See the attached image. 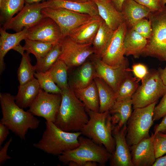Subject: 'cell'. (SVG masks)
<instances>
[{"label": "cell", "instance_id": "7402d4cb", "mask_svg": "<svg viewBox=\"0 0 166 166\" xmlns=\"http://www.w3.org/2000/svg\"><path fill=\"white\" fill-rule=\"evenodd\" d=\"M100 17L113 31L124 22L122 13L118 11L109 0H93Z\"/></svg>", "mask_w": 166, "mask_h": 166}, {"label": "cell", "instance_id": "484cf974", "mask_svg": "<svg viewBox=\"0 0 166 166\" xmlns=\"http://www.w3.org/2000/svg\"><path fill=\"white\" fill-rule=\"evenodd\" d=\"M41 89L38 80L35 78L24 85H19L18 93L15 96L16 104L23 109L29 107Z\"/></svg>", "mask_w": 166, "mask_h": 166}, {"label": "cell", "instance_id": "e575fe53", "mask_svg": "<svg viewBox=\"0 0 166 166\" xmlns=\"http://www.w3.org/2000/svg\"><path fill=\"white\" fill-rule=\"evenodd\" d=\"M25 44L23 46L24 50L29 53L34 54L36 59L45 56L55 45L28 38L25 39Z\"/></svg>", "mask_w": 166, "mask_h": 166}, {"label": "cell", "instance_id": "8d00e7d4", "mask_svg": "<svg viewBox=\"0 0 166 166\" xmlns=\"http://www.w3.org/2000/svg\"><path fill=\"white\" fill-rule=\"evenodd\" d=\"M151 136L155 156L157 159L166 153V133L158 132L152 133Z\"/></svg>", "mask_w": 166, "mask_h": 166}, {"label": "cell", "instance_id": "7a4b0ae2", "mask_svg": "<svg viewBox=\"0 0 166 166\" xmlns=\"http://www.w3.org/2000/svg\"><path fill=\"white\" fill-rule=\"evenodd\" d=\"M61 95V102L54 124L66 132L80 131L89 118L85 105L69 86L62 90Z\"/></svg>", "mask_w": 166, "mask_h": 166}, {"label": "cell", "instance_id": "44dd1931", "mask_svg": "<svg viewBox=\"0 0 166 166\" xmlns=\"http://www.w3.org/2000/svg\"><path fill=\"white\" fill-rule=\"evenodd\" d=\"M151 12L148 8L133 0H125L121 11L127 29H132L137 22L142 19H148Z\"/></svg>", "mask_w": 166, "mask_h": 166}, {"label": "cell", "instance_id": "4fadbf2b", "mask_svg": "<svg viewBox=\"0 0 166 166\" xmlns=\"http://www.w3.org/2000/svg\"><path fill=\"white\" fill-rule=\"evenodd\" d=\"M91 61L95 66L96 77L104 81L115 93L128 69V63L127 59L126 58L122 63L116 66L106 64L100 57L95 55L92 57Z\"/></svg>", "mask_w": 166, "mask_h": 166}, {"label": "cell", "instance_id": "bcb514c9", "mask_svg": "<svg viewBox=\"0 0 166 166\" xmlns=\"http://www.w3.org/2000/svg\"><path fill=\"white\" fill-rule=\"evenodd\" d=\"M152 166H166V155L156 159Z\"/></svg>", "mask_w": 166, "mask_h": 166}, {"label": "cell", "instance_id": "816d5d0a", "mask_svg": "<svg viewBox=\"0 0 166 166\" xmlns=\"http://www.w3.org/2000/svg\"><path fill=\"white\" fill-rule=\"evenodd\" d=\"M161 4L163 7L165 6L166 3V0H160Z\"/></svg>", "mask_w": 166, "mask_h": 166}, {"label": "cell", "instance_id": "ffe728a7", "mask_svg": "<svg viewBox=\"0 0 166 166\" xmlns=\"http://www.w3.org/2000/svg\"><path fill=\"white\" fill-rule=\"evenodd\" d=\"M68 80L69 87L73 90L83 89L91 84L96 77L94 65L91 60L85 62Z\"/></svg>", "mask_w": 166, "mask_h": 166}, {"label": "cell", "instance_id": "9c48e42d", "mask_svg": "<svg viewBox=\"0 0 166 166\" xmlns=\"http://www.w3.org/2000/svg\"><path fill=\"white\" fill-rule=\"evenodd\" d=\"M45 17L53 20L59 26L63 38L74 29L93 18L90 16L60 8L47 7L42 9Z\"/></svg>", "mask_w": 166, "mask_h": 166}, {"label": "cell", "instance_id": "6da1fadb", "mask_svg": "<svg viewBox=\"0 0 166 166\" xmlns=\"http://www.w3.org/2000/svg\"><path fill=\"white\" fill-rule=\"evenodd\" d=\"M0 101L2 115L0 122L25 140L28 130L37 128L40 121L19 107L15 102V96L10 93H0Z\"/></svg>", "mask_w": 166, "mask_h": 166}, {"label": "cell", "instance_id": "e0dca14e", "mask_svg": "<svg viewBox=\"0 0 166 166\" xmlns=\"http://www.w3.org/2000/svg\"><path fill=\"white\" fill-rule=\"evenodd\" d=\"M129 148L133 166H152L156 158L151 136L130 146Z\"/></svg>", "mask_w": 166, "mask_h": 166}, {"label": "cell", "instance_id": "5bb4252c", "mask_svg": "<svg viewBox=\"0 0 166 166\" xmlns=\"http://www.w3.org/2000/svg\"><path fill=\"white\" fill-rule=\"evenodd\" d=\"M63 38L61 30L52 19L45 17L27 30L26 38L50 43H59Z\"/></svg>", "mask_w": 166, "mask_h": 166}, {"label": "cell", "instance_id": "7dc6e473", "mask_svg": "<svg viewBox=\"0 0 166 166\" xmlns=\"http://www.w3.org/2000/svg\"><path fill=\"white\" fill-rule=\"evenodd\" d=\"M116 9L121 12L122 5L125 0H109Z\"/></svg>", "mask_w": 166, "mask_h": 166}, {"label": "cell", "instance_id": "603a6c76", "mask_svg": "<svg viewBox=\"0 0 166 166\" xmlns=\"http://www.w3.org/2000/svg\"><path fill=\"white\" fill-rule=\"evenodd\" d=\"M27 29L21 31L10 34L2 27L0 28V73L1 74L5 68L4 57L10 49H13L20 44L22 40L26 38Z\"/></svg>", "mask_w": 166, "mask_h": 166}, {"label": "cell", "instance_id": "f907efd6", "mask_svg": "<svg viewBox=\"0 0 166 166\" xmlns=\"http://www.w3.org/2000/svg\"><path fill=\"white\" fill-rule=\"evenodd\" d=\"M44 0H24L25 4H30L40 2Z\"/></svg>", "mask_w": 166, "mask_h": 166}, {"label": "cell", "instance_id": "2e32d148", "mask_svg": "<svg viewBox=\"0 0 166 166\" xmlns=\"http://www.w3.org/2000/svg\"><path fill=\"white\" fill-rule=\"evenodd\" d=\"M126 124L120 128L115 126L112 135L115 142V148L109 160L111 166H133L131 152L126 139Z\"/></svg>", "mask_w": 166, "mask_h": 166}, {"label": "cell", "instance_id": "cb8c5ba5", "mask_svg": "<svg viewBox=\"0 0 166 166\" xmlns=\"http://www.w3.org/2000/svg\"><path fill=\"white\" fill-rule=\"evenodd\" d=\"M147 39L132 29H127L124 38V55L138 58L147 44Z\"/></svg>", "mask_w": 166, "mask_h": 166}, {"label": "cell", "instance_id": "8fae6325", "mask_svg": "<svg viewBox=\"0 0 166 166\" xmlns=\"http://www.w3.org/2000/svg\"><path fill=\"white\" fill-rule=\"evenodd\" d=\"M61 94L47 93L42 89L27 111L34 116L41 117L54 123L61 101Z\"/></svg>", "mask_w": 166, "mask_h": 166}, {"label": "cell", "instance_id": "f35d334b", "mask_svg": "<svg viewBox=\"0 0 166 166\" xmlns=\"http://www.w3.org/2000/svg\"><path fill=\"white\" fill-rule=\"evenodd\" d=\"M166 114V93L163 96L159 103L156 105L154 110L153 118L157 121Z\"/></svg>", "mask_w": 166, "mask_h": 166}, {"label": "cell", "instance_id": "4316f807", "mask_svg": "<svg viewBox=\"0 0 166 166\" xmlns=\"http://www.w3.org/2000/svg\"><path fill=\"white\" fill-rule=\"evenodd\" d=\"M73 90L78 98L85 105L86 109L99 112V97L94 81L85 88Z\"/></svg>", "mask_w": 166, "mask_h": 166}, {"label": "cell", "instance_id": "1f68e13d", "mask_svg": "<svg viewBox=\"0 0 166 166\" xmlns=\"http://www.w3.org/2000/svg\"><path fill=\"white\" fill-rule=\"evenodd\" d=\"M24 0H0V20L3 26L24 6Z\"/></svg>", "mask_w": 166, "mask_h": 166}, {"label": "cell", "instance_id": "7c38bea8", "mask_svg": "<svg viewBox=\"0 0 166 166\" xmlns=\"http://www.w3.org/2000/svg\"><path fill=\"white\" fill-rule=\"evenodd\" d=\"M44 8L43 2L25 4L23 8L2 28L6 30H12L16 32L32 27L45 17L42 12Z\"/></svg>", "mask_w": 166, "mask_h": 166}, {"label": "cell", "instance_id": "d4e9b609", "mask_svg": "<svg viewBox=\"0 0 166 166\" xmlns=\"http://www.w3.org/2000/svg\"><path fill=\"white\" fill-rule=\"evenodd\" d=\"M132 97L117 100L109 110L115 126L121 128L126 124L132 112Z\"/></svg>", "mask_w": 166, "mask_h": 166}, {"label": "cell", "instance_id": "ba28073f", "mask_svg": "<svg viewBox=\"0 0 166 166\" xmlns=\"http://www.w3.org/2000/svg\"><path fill=\"white\" fill-rule=\"evenodd\" d=\"M132 97L133 109L145 107L155 102L166 93V86L163 83L158 71H148Z\"/></svg>", "mask_w": 166, "mask_h": 166}, {"label": "cell", "instance_id": "d6986e66", "mask_svg": "<svg viewBox=\"0 0 166 166\" xmlns=\"http://www.w3.org/2000/svg\"><path fill=\"white\" fill-rule=\"evenodd\" d=\"M103 20L101 17H93L74 29L68 36L80 44L92 43Z\"/></svg>", "mask_w": 166, "mask_h": 166}, {"label": "cell", "instance_id": "5b68a950", "mask_svg": "<svg viewBox=\"0 0 166 166\" xmlns=\"http://www.w3.org/2000/svg\"><path fill=\"white\" fill-rule=\"evenodd\" d=\"M152 33L141 56L156 58L166 61V6L159 11L151 12Z\"/></svg>", "mask_w": 166, "mask_h": 166}, {"label": "cell", "instance_id": "8992f818", "mask_svg": "<svg viewBox=\"0 0 166 166\" xmlns=\"http://www.w3.org/2000/svg\"><path fill=\"white\" fill-rule=\"evenodd\" d=\"M79 146L76 148L65 152L58 156L59 160L64 164L70 161L81 162L86 161L96 162L101 166L108 162L111 154L105 148L90 139L80 136Z\"/></svg>", "mask_w": 166, "mask_h": 166}, {"label": "cell", "instance_id": "f1b7e54d", "mask_svg": "<svg viewBox=\"0 0 166 166\" xmlns=\"http://www.w3.org/2000/svg\"><path fill=\"white\" fill-rule=\"evenodd\" d=\"M114 32L103 20L92 43L95 55L100 57L111 39Z\"/></svg>", "mask_w": 166, "mask_h": 166}, {"label": "cell", "instance_id": "b9f144b4", "mask_svg": "<svg viewBox=\"0 0 166 166\" xmlns=\"http://www.w3.org/2000/svg\"><path fill=\"white\" fill-rule=\"evenodd\" d=\"M13 141L12 137L4 144V146L0 148V166L3 165L6 161L12 158L8 155L7 151L10 144Z\"/></svg>", "mask_w": 166, "mask_h": 166}, {"label": "cell", "instance_id": "3957f363", "mask_svg": "<svg viewBox=\"0 0 166 166\" xmlns=\"http://www.w3.org/2000/svg\"><path fill=\"white\" fill-rule=\"evenodd\" d=\"M45 124L41 139L33 144L35 148L47 154L58 156L79 146L78 138L82 134L81 131L66 132L50 121H46Z\"/></svg>", "mask_w": 166, "mask_h": 166}, {"label": "cell", "instance_id": "ac0fdd59", "mask_svg": "<svg viewBox=\"0 0 166 166\" xmlns=\"http://www.w3.org/2000/svg\"><path fill=\"white\" fill-rule=\"evenodd\" d=\"M44 8H60L88 14L93 17H100L97 6L93 0L78 2L68 0H47L43 2Z\"/></svg>", "mask_w": 166, "mask_h": 166}, {"label": "cell", "instance_id": "7bdbcfd3", "mask_svg": "<svg viewBox=\"0 0 166 166\" xmlns=\"http://www.w3.org/2000/svg\"><path fill=\"white\" fill-rule=\"evenodd\" d=\"M10 130L6 125L0 122V148L9 134Z\"/></svg>", "mask_w": 166, "mask_h": 166}, {"label": "cell", "instance_id": "c3c4849f", "mask_svg": "<svg viewBox=\"0 0 166 166\" xmlns=\"http://www.w3.org/2000/svg\"><path fill=\"white\" fill-rule=\"evenodd\" d=\"M158 71L163 83L166 86V65L163 69L159 68Z\"/></svg>", "mask_w": 166, "mask_h": 166}, {"label": "cell", "instance_id": "836d02e7", "mask_svg": "<svg viewBox=\"0 0 166 166\" xmlns=\"http://www.w3.org/2000/svg\"><path fill=\"white\" fill-rule=\"evenodd\" d=\"M29 54L26 52L22 55V59L17 72L20 85H24L35 78V67L30 63Z\"/></svg>", "mask_w": 166, "mask_h": 166}, {"label": "cell", "instance_id": "f546056e", "mask_svg": "<svg viewBox=\"0 0 166 166\" xmlns=\"http://www.w3.org/2000/svg\"><path fill=\"white\" fill-rule=\"evenodd\" d=\"M138 80L133 77L128 69L115 93L116 101L132 97L139 86Z\"/></svg>", "mask_w": 166, "mask_h": 166}, {"label": "cell", "instance_id": "74e56055", "mask_svg": "<svg viewBox=\"0 0 166 166\" xmlns=\"http://www.w3.org/2000/svg\"><path fill=\"white\" fill-rule=\"evenodd\" d=\"M132 29L147 39L150 37L152 31L151 21L145 18L137 22Z\"/></svg>", "mask_w": 166, "mask_h": 166}, {"label": "cell", "instance_id": "30bf717a", "mask_svg": "<svg viewBox=\"0 0 166 166\" xmlns=\"http://www.w3.org/2000/svg\"><path fill=\"white\" fill-rule=\"evenodd\" d=\"M61 52L58 59L63 61L69 69L81 65L94 53L92 43H78L67 36L59 42Z\"/></svg>", "mask_w": 166, "mask_h": 166}, {"label": "cell", "instance_id": "f5cc1de1", "mask_svg": "<svg viewBox=\"0 0 166 166\" xmlns=\"http://www.w3.org/2000/svg\"><path fill=\"white\" fill-rule=\"evenodd\" d=\"M68 0L72 1L78 2H85L89 0Z\"/></svg>", "mask_w": 166, "mask_h": 166}, {"label": "cell", "instance_id": "60d3db41", "mask_svg": "<svg viewBox=\"0 0 166 166\" xmlns=\"http://www.w3.org/2000/svg\"><path fill=\"white\" fill-rule=\"evenodd\" d=\"M132 71L136 77L140 80L143 79L148 72L146 66L141 63L134 64Z\"/></svg>", "mask_w": 166, "mask_h": 166}, {"label": "cell", "instance_id": "d590c367", "mask_svg": "<svg viewBox=\"0 0 166 166\" xmlns=\"http://www.w3.org/2000/svg\"><path fill=\"white\" fill-rule=\"evenodd\" d=\"M34 77L38 80L41 88L45 92L61 94L62 90L54 82L48 71L45 73L36 72Z\"/></svg>", "mask_w": 166, "mask_h": 166}, {"label": "cell", "instance_id": "ab89813d", "mask_svg": "<svg viewBox=\"0 0 166 166\" xmlns=\"http://www.w3.org/2000/svg\"><path fill=\"white\" fill-rule=\"evenodd\" d=\"M150 9L151 11L161 10L162 8L160 0H133Z\"/></svg>", "mask_w": 166, "mask_h": 166}, {"label": "cell", "instance_id": "4dcf8cb0", "mask_svg": "<svg viewBox=\"0 0 166 166\" xmlns=\"http://www.w3.org/2000/svg\"><path fill=\"white\" fill-rule=\"evenodd\" d=\"M69 70L66 64L62 60L58 59L47 71L54 82L62 90L69 87Z\"/></svg>", "mask_w": 166, "mask_h": 166}, {"label": "cell", "instance_id": "f6af8a7d", "mask_svg": "<svg viewBox=\"0 0 166 166\" xmlns=\"http://www.w3.org/2000/svg\"><path fill=\"white\" fill-rule=\"evenodd\" d=\"M98 163L92 161H86L81 162L70 161L67 164L69 166H97Z\"/></svg>", "mask_w": 166, "mask_h": 166}, {"label": "cell", "instance_id": "681fc988", "mask_svg": "<svg viewBox=\"0 0 166 166\" xmlns=\"http://www.w3.org/2000/svg\"><path fill=\"white\" fill-rule=\"evenodd\" d=\"M13 49L22 55L24 54V51L23 46H22L20 44L15 46Z\"/></svg>", "mask_w": 166, "mask_h": 166}, {"label": "cell", "instance_id": "52a82bcc", "mask_svg": "<svg viewBox=\"0 0 166 166\" xmlns=\"http://www.w3.org/2000/svg\"><path fill=\"white\" fill-rule=\"evenodd\" d=\"M157 102L132 111L126 124V139L129 147L150 136L149 132L154 121L153 112Z\"/></svg>", "mask_w": 166, "mask_h": 166}, {"label": "cell", "instance_id": "ee69618b", "mask_svg": "<svg viewBox=\"0 0 166 166\" xmlns=\"http://www.w3.org/2000/svg\"><path fill=\"white\" fill-rule=\"evenodd\" d=\"M163 117L161 122L155 126L154 133L158 132L166 133V114Z\"/></svg>", "mask_w": 166, "mask_h": 166}, {"label": "cell", "instance_id": "d6a6232c", "mask_svg": "<svg viewBox=\"0 0 166 166\" xmlns=\"http://www.w3.org/2000/svg\"><path fill=\"white\" fill-rule=\"evenodd\" d=\"M61 52L59 43L55 44L45 56L37 59L34 66L36 72L45 73L48 71L58 60Z\"/></svg>", "mask_w": 166, "mask_h": 166}, {"label": "cell", "instance_id": "9a60e30c", "mask_svg": "<svg viewBox=\"0 0 166 166\" xmlns=\"http://www.w3.org/2000/svg\"><path fill=\"white\" fill-rule=\"evenodd\" d=\"M127 29L124 22L114 31L113 36L100 57L106 64L116 66L122 63L124 57V41Z\"/></svg>", "mask_w": 166, "mask_h": 166}, {"label": "cell", "instance_id": "83f0119b", "mask_svg": "<svg viewBox=\"0 0 166 166\" xmlns=\"http://www.w3.org/2000/svg\"><path fill=\"white\" fill-rule=\"evenodd\" d=\"M94 81L98 92L100 103L99 112L109 111L116 101L115 93L101 79L96 77Z\"/></svg>", "mask_w": 166, "mask_h": 166}, {"label": "cell", "instance_id": "277c9868", "mask_svg": "<svg viewBox=\"0 0 166 166\" xmlns=\"http://www.w3.org/2000/svg\"><path fill=\"white\" fill-rule=\"evenodd\" d=\"M89 120L81 129L82 134L99 145H103L112 154L115 150V142L112 135L114 127L109 111L103 113L86 109Z\"/></svg>", "mask_w": 166, "mask_h": 166}]
</instances>
